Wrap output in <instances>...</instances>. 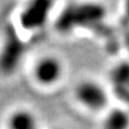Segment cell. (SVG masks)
Segmentation results:
<instances>
[{
  "label": "cell",
  "instance_id": "cell-1",
  "mask_svg": "<svg viewBox=\"0 0 129 129\" xmlns=\"http://www.w3.org/2000/svg\"><path fill=\"white\" fill-rule=\"evenodd\" d=\"M74 98L89 111H101L107 107L109 98L106 89L94 81H83L74 88Z\"/></svg>",
  "mask_w": 129,
  "mask_h": 129
},
{
  "label": "cell",
  "instance_id": "cell-2",
  "mask_svg": "<svg viewBox=\"0 0 129 129\" xmlns=\"http://www.w3.org/2000/svg\"><path fill=\"white\" fill-rule=\"evenodd\" d=\"M63 73V66L55 56H43L35 63L32 74L34 79L40 85L50 87L59 82Z\"/></svg>",
  "mask_w": 129,
  "mask_h": 129
},
{
  "label": "cell",
  "instance_id": "cell-3",
  "mask_svg": "<svg viewBox=\"0 0 129 129\" xmlns=\"http://www.w3.org/2000/svg\"><path fill=\"white\" fill-rule=\"evenodd\" d=\"M51 7L52 2L48 1H36L30 3L21 15L23 27L27 29H37L42 27L47 19Z\"/></svg>",
  "mask_w": 129,
  "mask_h": 129
},
{
  "label": "cell",
  "instance_id": "cell-4",
  "mask_svg": "<svg viewBox=\"0 0 129 129\" xmlns=\"http://www.w3.org/2000/svg\"><path fill=\"white\" fill-rule=\"evenodd\" d=\"M8 129H37V119L27 110H16L8 119Z\"/></svg>",
  "mask_w": 129,
  "mask_h": 129
},
{
  "label": "cell",
  "instance_id": "cell-5",
  "mask_svg": "<svg viewBox=\"0 0 129 129\" xmlns=\"http://www.w3.org/2000/svg\"><path fill=\"white\" fill-rule=\"evenodd\" d=\"M103 129H129V115L123 110H112L103 120Z\"/></svg>",
  "mask_w": 129,
  "mask_h": 129
},
{
  "label": "cell",
  "instance_id": "cell-6",
  "mask_svg": "<svg viewBox=\"0 0 129 129\" xmlns=\"http://www.w3.org/2000/svg\"><path fill=\"white\" fill-rule=\"evenodd\" d=\"M113 79L120 85L129 82V64H122L113 71Z\"/></svg>",
  "mask_w": 129,
  "mask_h": 129
}]
</instances>
